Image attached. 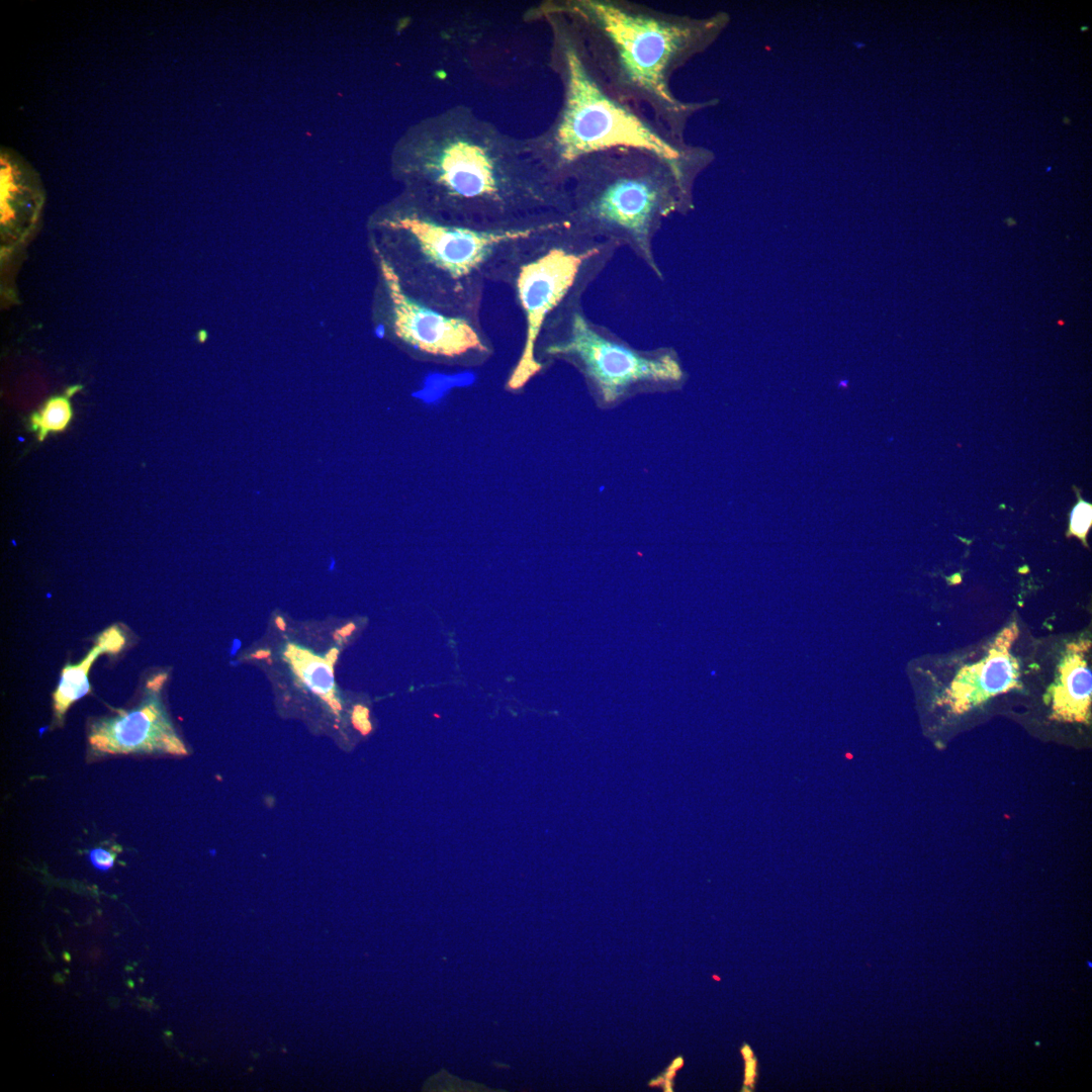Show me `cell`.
Masks as SVG:
<instances>
[{"label":"cell","mask_w":1092,"mask_h":1092,"mask_svg":"<svg viewBox=\"0 0 1092 1092\" xmlns=\"http://www.w3.org/2000/svg\"><path fill=\"white\" fill-rule=\"evenodd\" d=\"M285 655L304 685L326 700L335 711H339L341 705L334 697L333 664L327 658H321L293 645L287 647Z\"/></svg>","instance_id":"14"},{"label":"cell","mask_w":1092,"mask_h":1092,"mask_svg":"<svg viewBox=\"0 0 1092 1092\" xmlns=\"http://www.w3.org/2000/svg\"><path fill=\"white\" fill-rule=\"evenodd\" d=\"M1077 495V503L1070 513L1069 530L1067 536L1079 538L1087 546L1086 538L1092 525V505L1085 500L1080 490L1073 486Z\"/></svg>","instance_id":"16"},{"label":"cell","mask_w":1092,"mask_h":1092,"mask_svg":"<svg viewBox=\"0 0 1092 1092\" xmlns=\"http://www.w3.org/2000/svg\"><path fill=\"white\" fill-rule=\"evenodd\" d=\"M126 643L124 631L118 625H111L96 638L85 657L77 664H67L61 673L60 681L53 694L54 712L60 721L71 705L90 691L88 673L96 659L102 654H116Z\"/></svg>","instance_id":"13"},{"label":"cell","mask_w":1092,"mask_h":1092,"mask_svg":"<svg viewBox=\"0 0 1092 1092\" xmlns=\"http://www.w3.org/2000/svg\"><path fill=\"white\" fill-rule=\"evenodd\" d=\"M1 221L7 224L35 218L39 207L38 180L33 169L14 150L1 148Z\"/></svg>","instance_id":"12"},{"label":"cell","mask_w":1092,"mask_h":1092,"mask_svg":"<svg viewBox=\"0 0 1092 1092\" xmlns=\"http://www.w3.org/2000/svg\"><path fill=\"white\" fill-rule=\"evenodd\" d=\"M352 723L362 735L369 734L372 730L369 710L362 705L355 706L352 712Z\"/></svg>","instance_id":"18"},{"label":"cell","mask_w":1092,"mask_h":1092,"mask_svg":"<svg viewBox=\"0 0 1092 1092\" xmlns=\"http://www.w3.org/2000/svg\"><path fill=\"white\" fill-rule=\"evenodd\" d=\"M376 256H378L376 254ZM382 287L387 299L386 317L374 327L377 338L391 332L392 338L411 354L446 364H478L493 347L480 320L451 315L430 307L408 295L390 266L378 256Z\"/></svg>","instance_id":"8"},{"label":"cell","mask_w":1092,"mask_h":1092,"mask_svg":"<svg viewBox=\"0 0 1092 1092\" xmlns=\"http://www.w3.org/2000/svg\"><path fill=\"white\" fill-rule=\"evenodd\" d=\"M355 628L356 627H355V625L353 623H349L348 625L344 626L341 630H339L338 633L341 636L346 637V636H349L355 630Z\"/></svg>","instance_id":"21"},{"label":"cell","mask_w":1092,"mask_h":1092,"mask_svg":"<svg viewBox=\"0 0 1092 1092\" xmlns=\"http://www.w3.org/2000/svg\"><path fill=\"white\" fill-rule=\"evenodd\" d=\"M77 389V387H71L65 394L51 397L38 412L30 416L29 428L35 432L39 442L51 433H61L67 429L73 419V408L69 398Z\"/></svg>","instance_id":"15"},{"label":"cell","mask_w":1092,"mask_h":1092,"mask_svg":"<svg viewBox=\"0 0 1092 1092\" xmlns=\"http://www.w3.org/2000/svg\"><path fill=\"white\" fill-rule=\"evenodd\" d=\"M570 222L597 239L628 248L660 281L654 240L673 214L695 207L693 188L667 159L618 147L580 158L568 176Z\"/></svg>","instance_id":"5"},{"label":"cell","mask_w":1092,"mask_h":1092,"mask_svg":"<svg viewBox=\"0 0 1092 1092\" xmlns=\"http://www.w3.org/2000/svg\"><path fill=\"white\" fill-rule=\"evenodd\" d=\"M337 656H338V650H337V649H333V650H331V652H330V653H329V654L327 655V659H328V660H329V661H330V662H331L332 664H334V662H335V661H336V659H337Z\"/></svg>","instance_id":"22"},{"label":"cell","mask_w":1092,"mask_h":1092,"mask_svg":"<svg viewBox=\"0 0 1092 1092\" xmlns=\"http://www.w3.org/2000/svg\"><path fill=\"white\" fill-rule=\"evenodd\" d=\"M1088 28H1089L1088 26H1082L1081 30L1084 31V30H1087Z\"/></svg>","instance_id":"25"},{"label":"cell","mask_w":1092,"mask_h":1092,"mask_svg":"<svg viewBox=\"0 0 1092 1092\" xmlns=\"http://www.w3.org/2000/svg\"><path fill=\"white\" fill-rule=\"evenodd\" d=\"M392 168L402 194L464 225L512 229L568 216V187L532 158L525 139L468 106L411 125L395 146Z\"/></svg>","instance_id":"1"},{"label":"cell","mask_w":1092,"mask_h":1092,"mask_svg":"<svg viewBox=\"0 0 1092 1092\" xmlns=\"http://www.w3.org/2000/svg\"><path fill=\"white\" fill-rule=\"evenodd\" d=\"M551 35L549 66L562 89L559 110L540 133L526 138L532 158L559 185L568 187L572 166L582 157L618 147L653 152L675 165L694 189L697 177L714 160L710 149L678 142L648 114L615 99L594 70L581 39L561 13L539 3L525 13Z\"/></svg>","instance_id":"3"},{"label":"cell","mask_w":1092,"mask_h":1092,"mask_svg":"<svg viewBox=\"0 0 1092 1092\" xmlns=\"http://www.w3.org/2000/svg\"><path fill=\"white\" fill-rule=\"evenodd\" d=\"M537 361L563 360L582 375L598 404L613 406L643 392L678 389L687 374L671 347L641 350L631 346L572 299L546 320L535 349Z\"/></svg>","instance_id":"7"},{"label":"cell","mask_w":1092,"mask_h":1092,"mask_svg":"<svg viewBox=\"0 0 1092 1092\" xmlns=\"http://www.w3.org/2000/svg\"><path fill=\"white\" fill-rule=\"evenodd\" d=\"M619 249L581 232L569 218L552 222L519 244L506 284L522 312L525 340L507 382L509 389H521L543 369L535 349L546 320L565 302L582 299Z\"/></svg>","instance_id":"6"},{"label":"cell","mask_w":1092,"mask_h":1092,"mask_svg":"<svg viewBox=\"0 0 1092 1092\" xmlns=\"http://www.w3.org/2000/svg\"><path fill=\"white\" fill-rule=\"evenodd\" d=\"M89 857L92 864L101 871L109 870L114 863V855L109 850L103 848L91 850Z\"/></svg>","instance_id":"20"},{"label":"cell","mask_w":1092,"mask_h":1092,"mask_svg":"<svg viewBox=\"0 0 1092 1092\" xmlns=\"http://www.w3.org/2000/svg\"><path fill=\"white\" fill-rule=\"evenodd\" d=\"M578 33L607 91L648 114L678 142L690 119L718 98L686 101L671 89L673 75L709 49L730 24L726 11L707 17L667 12L628 0H547Z\"/></svg>","instance_id":"2"},{"label":"cell","mask_w":1092,"mask_h":1092,"mask_svg":"<svg viewBox=\"0 0 1092 1092\" xmlns=\"http://www.w3.org/2000/svg\"><path fill=\"white\" fill-rule=\"evenodd\" d=\"M741 1054L745 1061L744 1086L752 1088L756 1077V1059L748 1044H743Z\"/></svg>","instance_id":"19"},{"label":"cell","mask_w":1092,"mask_h":1092,"mask_svg":"<svg viewBox=\"0 0 1092 1092\" xmlns=\"http://www.w3.org/2000/svg\"><path fill=\"white\" fill-rule=\"evenodd\" d=\"M275 622H276V625L278 626V628L281 631H283L285 629V623H284V621H283V619L281 617H277Z\"/></svg>","instance_id":"24"},{"label":"cell","mask_w":1092,"mask_h":1092,"mask_svg":"<svg viewBox=\"0 0 1092 1092\" xmlns=\"http://www.w3.org/2000/svg\"><path fill=\"white\" fill-rule=\"evenodd\" d=\"M563 218L567 216L512 229H477L401 194L375 218L380 245L372 247L408 295L441 312L480 320L487 284H506L519 244Z\"/></svg>","instance_id":"4"},{"label":"cell","mask_w":1092,"mask_h":1092,"mask_svg":"<svg viewBox=\"0 0 1092 1092\" xmlns=\"http://www.w3.org/2000/svg\"><path fill=\"white\" fill-rule=\"evenodd\" d=\"M684 1066V1059L681 1056L676 1057L669 1066L657 1077L650 1080L649 1087H659L664 1092L673 1091V1081L676 1076V1072Z\"/></svg>","instance_id":"17"},{"label":"cell","mask_w":1092,"mask_h":1092,"mask_svg":"<svg viewBox=\"0 0 1092 1092\" xmlns=\"http://www.w3.org/2000/svg\"><path fill=\"white\" fill-rule=\"evenodd\" d=\"M1018 635L1016 623L1004 628L980 661L962 667L940 703L963 714L990 698L1019 686V665L1010 649Z\"/></svg>","instance_id":"10"},{"label":"cell","mask_w":1092,"mask_h":1092,"mask_svg":"<svg viewBox=\"0 0 1092 1092\" xmlns=\"http://www.w3.org/2000/svg\"><path fill=\"white\" fill-rule=\"evenodd\" d=\"M269 655H270V653L268 651H265V650H260L258 652H256L255 654H253V656L256 657V658H264V657H268Z\"/></svg>","instance_id":"23"},{"label":"cell","mask_w":1092,"mask_h":1092,"mask_svg":"<svg viewBox=\"0 0 1092 1092\" xmlns=\"http://www.w3.org/2000/svg\"><path fill=\"white\" fill-rule=\"evenodd\" d=\"M165 672L153 675L145 697L131 710L94 722L89 732L91 747L101 753L165 752L185 754L161 701Z\"/></svg>","instance_id":"9"},{"label":"cell","mask_w":1092,"mask_h":1092,"mask_svg":"<svg viewBox=\"0 0 1092 1092\" xmlns=\"http://www.w3.org/2000/svg\"><path fill=\"white\" fill-rule=\"evenodd\" d=\"M1089 640L1067 645L1055 682L1048 690L1051 718L1064 722L1088 723L1092 698V673L1088 665Z\"/></svg>","instance_id":"11"}]
</instances>
